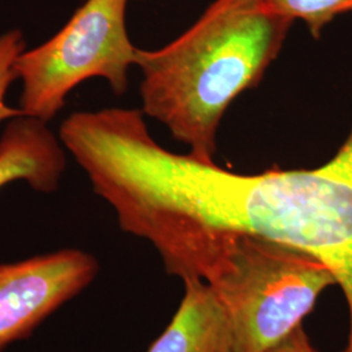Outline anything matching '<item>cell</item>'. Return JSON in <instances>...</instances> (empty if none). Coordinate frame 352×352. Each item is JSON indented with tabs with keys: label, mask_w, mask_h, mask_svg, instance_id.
Segmentation results:
<instances>
[{
	"label": "cell",
	"mask_w": 352,
	"mask_h": 352,
	"mask_svg": "<svg viewBox=\"0 0 352 352\" xmlns=\"http://www.w3.org/2000/svg\"><path fill=\"white\" fill-rule=\"evenodd\" d=\"M128 0H87L67 24L14 60L19 110L45 123L60 113L80 84L103 78L115 94L128 89L138 47L126 30Z\"/></svg>",
	"instance_id": "3"
},
{
	"label": "cell",
	"mask_w": 352,
	"mask_h": 352,
	"mask_svg": "<svg viewBox=\"0 0 352 352\" xmlns=\"http://www.w3.org/2000/svg\"><path fill=\"white\" fill-rule=\"evenodd\" d=\"M177 277L213 291L231 322L236 352H265L285 340L337 285L317 258L273 240L240 235L197 253Z\"/></svg>",
	"instance_id": "2"
},
{
	"label": "cell",
	"mask_w": 352,
	"mask_h": 352,
	"mask_svg": "<svg viewBox=\"0 0 352 352\" xmlns=\"http://www.w3.org/2000/svg\"><path fill=\"white\" fill-rule=\"evenodd\" d=\"M273 12L304 21L312 37L320 38L325 26L342 13L352 12V0H263Z\"/></svg>",
	"instance_id": "7"
},
{
	"label": "cell",
	"mask_w": 352,
	"mask_h": 352,
	"mask_svg": "<svg viewBox=\"0 0 352 352\" xmlns=\"http://www.w3.org/2000/svg\"><path fill=\"white\" fill-rule=\"evenodd\" d=\"M292 23L263 0H214L168 45L138 49L141 111L187 145L189 155L213 162L228 106L263 80Z\"/></svg>",
	"instance_id": "1"
},
{
	"label": "cell",
	"mask_w": 352,
	"mask_h": 352,
	"mask_svg": "<svg viewBox=\"0 0 352 352\" xmlns=\"http://www.w3.org/2000/svg\"><path fill=\"white\" fill-rule=\"evenodd\" d=\"M98 269L93 254L77 248L0 264V352L81 294Z\"/></svg>",
	"instance_id": "4"
},
{
	"label": "cell",
	"mask_w": 352,
	"mask_h": 352,
	"mask_svg": "<svg viewBox=\"0 0 352 352\" xmlns=\"http://www.w3.org/2000/svg\"><path fill=\"white\" fill-rule=\"evenodd\" d=\"M25 49V38L21 30L12 29L0 34V123L21 113L7 103V93L16 81L14 60Z\"/></svg>",
	"instance_id": "8"
},
{
	"label": "cell",
	"mask_w": 352,
	"mask_h": 352,
	"mask_svg": "<svg viewBox=\"0 0 352 352\" xmlns=\"http://www.w3.org/2000/svg\"><path fill=\"white\" fill-rule=\"evenodd\" d=\"M67 170V151L39 119L17 115L7 122L0 135V189L24 182L39 193L59 188Z\"/></svg>",
	"instance_id": "5"
},
{
	"label": "cell",
	"mask_w": 352,
	"mask_h": 352,
	"mask_svg": "<svg viewBox=\"0 0 352 352\" xmlns=\"http://www.w3.org/2000/svg\"><path fill=\"white\" fill-rule=\"evenodd\" d=\"M265 352H316L302 327L295 329L285 340Z\"/></svg>",
	"instance_id": "9"
},
{
	"label": "cell",
	"mask_w": 352,
	"mask_h": 352,
	"mask_svg": "<svg viewBox=\"0 0 352 352\" xmlns=\"http://www.w3.org/2000/svg\"><path fill=\"white\" fill-rule=\"evenodd\" d=\"M183 282V300L148 352H236L231 322L213 291L197 278Z\"/></svg>",
	"instance_id": "6"
}]
</instances>
